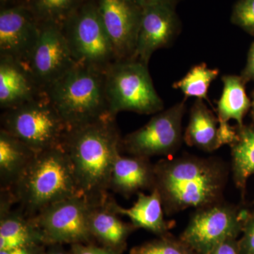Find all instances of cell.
<instances>
[{"mask_svg":"<svg viewBox=\"0 0 254 254\" xmlns=\"http://www.w3.org/2000/svg\"><path fill=\"white\" fill-rule=\"evenodd\" d=\"M154 173L153 190L158 192L167 215L223 201L228 171L218 159L190 155L163 159L154 164Z\"/></svg>","mask_w":254,"mask_h":254,"instance_id":"1","label":"cell"},{"mask_svg":"<svg viewBox=\"0 0 254 254\" xmlns=\"http://www.w3.org/2000/svg\"><path fill=\"white\" fill-rule=\"evenodd\" d=\"M116 118H105L68 129L62 146L67 153L82 194L91 201L109 195L110 177L115 160L121 154Z\"/></svg>","mask_w":254,"mask_h":254,"instance_id":"2","label":"cell"},{"mask_svg":"<svg viewBox=\"0 0 254 254\" xmlns=\"http://www.w3.org/2000/svg\"><path fill=\"white\" fill-rule=\"evenodd\" d=\"M11 190L20 209L29 217L60 200L83 195L62 145L38 152Z\"/></svg>","mask_w":254,"mask_h":254,"instance_id":"3","label":"cell"},{"mask_svg":"<svg viewBox=\"0 0 254 254\" xmlns=\"http://www.w3.org/2000/svg\"><path fill=\"white\" fill-rule=\"evenodd\" d=\"M46 93L68 129L110 115L105 70L99 68L76 63Z\"/></svg>","mask_w":254,"mask_h":254,"instance_id":"4","label":"cell"},{"mask_svg":"<svg viewBox=\"0 0 254 254\" xmlns=\"http://www.w3.org/2000/svg\"><path fill=\"white\" fill-rule=\"evenodd\" d=\"M109 113L124 111L151 115L163 111L164 103L154 86L148 65L139 60H117L105 70Z\"/></svg>","mask_w":254,"mask_h":254,"instance_id":"5","label":"cell"},{"mask_svg":"<svg viewBox=\"0 0 254 254\" xmlns=\"http://www.w3.org/2000/svg\"><path fill=\"white\" fill-rule=\"evenodd\" d=\"M1 128L36 153L61 146L68 128L47 94L1 115Z\"/></svg>","mask_w":254,"mask_h":254,"instance_id":"6","label":"cell"},{"mask_svg":"<svg viewBox=\"0 0 254 254\" xmlns=\"http://www.w3.org/2000/svg\"><path fill=\"white\" fill-rule=\"evenodd\" d=\"M62 28L76 63L105 70L115 61L95 3L85 1Z\"/></svg>","mask_w":254,"mask_h":254,"instance_id":"7","label":"cell"},{"mask_svg":"<svg viewBox=\"0 0 254 254\" xmlns=\"http://www.w3.org/2000/svg\"><path fill=\"white\" fill-rule=\"evenodd\" d=\"M93 205L83 195L48 205L32 217L46 245L92 244L89 215Z\"/></svg>","mask_w":254,"mask_h":254,"instance_id":"8","label":"cell"},{"mask_svg":"<svg viewBox=\"0 0 254 254\" xmlns=\"http://www.w3.org/2000/svg\"><path fill=\"white\" fill-rule=\"evenodd\" d=\"M185 110V100H182L155 114L144 126L123 138L121 152L149 159L173 155L180 149L184 140L182 119Z\"/></svg>","mask_w":254,"mask_h":254,"instance_id":"9","label":"cell"},{"mask_svg":"<svg viewBox=\"0 0 254 254\" xmlns=\"http://www.w3.org/2000/svg\"><path fill=\"white\" fill-rule=\"evenodd\" d=\"M247 216L223 201L197 209L180 240L195 254H208L227 239L236 238Z\"/></svg>","mask_w":254,"mask_h":254,"instance_id":"10","label":"cell"},{"mask_svg":"<svg viewBox=\"0 0 254 254\" xmlns=\"http://www.w3.org/2000/svg\"><path fill=\"white\" fill-rule=\"evenodd\" d=\"M63 28L41 23L36 46L26 65L45 92L76 64Z\"/></svg>","mask_w":254,"mask_h":254,"instance_id":"11","label":"cell"},{"mask_svg":"<svg viewBox=\"0 0 254 254\" xmlns=\"http://www.w3.org/2000/svg\"><path fill=\"white\" fill-rule=\"evenodd\" d=\"M97 6L115 61L133 59L143 9L131 0H98Z\"/></svg>","mask_w":254,"mask_h":254,"instance_id":"12","label":"cell"},{"mask_svg":"<svg viewBox=\"0 0 254 254\" xmlns=\"http://www.w3.org/2000/svg\"><path fill=\"white\" fill-rule=\"evenodd\" d=\"M40 31L41 23L26 4L3 8L0 11V57L26 64Z\"/></svg>","mask_w":254,"mask_h":254,"instance_id":"13","label":"cell"},{"mask_svg":"<svg viewBox=\"0 0 254 254\" xmlns=\"http://www.w3.org/2000/svg\"><path fill=\"white\" fill-rule=\"evenodd\" d=\"M180 28L175 6L159 4L144 8L133 59L148 65L153 53L171 45Z\"/></svg>","mask_w":254,"mask_h":254,"instance_id":"14","label":"cell"},{"mask_svg":"<svg viewBox=\"0 0 254 254\" xmlns=\"http://www.w3.org/2000/svg\"><path fill=\"white\" fill-rule=\"evenodd\" d=\"M26 65L0 57V108L11 109L46 94Z\"/></svg>","mask_w":254,"mask_h":254,"instance_id":"15","label":"cell"},{"mask_svg":"<svg viewBox=\"0 0 254 254\" xmlns=\"http://www.w3.org/2000/svg\"><path fill=\"white\" fill-rule=\"evenodd\" d=\"M113 198H106L93 202L89 215V229L92 236L101 245L123 254L126 248L130 233L136 229L132 223H127L113 208Z\"/></svg>","mask_w":254,"mask_h":254,"instance_id":"16","label":"cell"},{"mask_svg":"<svg viewBox=\"0 0 254 254\" xmlns=\"http://www.w3.org/2000/svg\"><path fill=\"white\" fill-rule=\"evenodd\" d=\"M154 178V164L149 158L120 154L114 164L109 190L128 198L143 190H152Z\"/></svg>","mask_w":254,"mask_h":254,"instance_id":"17","label":"cell"},{"mask_svg":"<svg viewBox=\"0 0 254 254\" xmlns=\"http://www.w3.org/2000/svg\"><path fill=\"white\" fill-rule=\"evenodd\" d=\"M137 196L136 201L129 208H123L113 199L114 210L129 218L136 228L145 229L160 237L166 235L170 225L164 218L165 211L158 192L153 190L149 195L138 192Z\"/></svg>","mask_w":254,"mask_h":254,"instance_id":"18","label":"cell"},{"mask_svg":"<svg viewBox=\"0 0 254 254\" xmlns=\"http://www.w3.org/2000/svg\"><path fill=\"white\" fill-rule=\"evenodd\" d=\"M37 153L16 137L0 130V186L12 190Z\"/></svg>","mask_w":254,"mask_h":254,"instance_id":"19","label":"cell"},{"mask_svg":"<svg viewBox=\"0 0 254 254\" xmlns=\"http://www.w3.org/2000/svg\"><path fill=\"white\" fill-rule=\"evenodd\" d=\"M45 245L32 217L21 209L0 214V251Z\"/></svg>","mask_w":254,"mask_h":254,"instance_id":"20","label":"cell"},{"mask_svg":"<svg viewBox=\"0 0 254 254\" xmlns=\"http://www.w3.org/2000/svg\"><path fill=\"white\" fill-rule=\"evenodd\" d=\"M218 120L203 100L197 99L190 109L184 141L190 146L212 152L221 147L218 138Z\"/></svg>","mask_w":254,"mask_h":254,"instance_id":"21","label":"cell"},{"mask_svg":"<svg viewBox=\"0 0 254 254\" xmlns=\"http://www.w3.org/2000/svg\"><path fill=\"white\" fill-rule=\"evenodd\" d=\"M223 89L218 102V121L233 120L238 127H243L245 114L252 103L245 91V82L241 76L227 75L222 78Z\"/></svg>","mask_w":254,"mask_h":254,"instance_id":"22","label":"cell"},{"mask_svg":"<svg viewBox=\"0 0 254 254\" xmlns=\"http://www.w3.org/2000/svg\"><path fill=\"white\" fill-rule=\"evenodd\" d=\"M237 134V141L231 145L232 172L237 188L243 190L254 174V128L239 127Z\"/></svg>","mask_w":254,"mask_h":254,"instance_id":"23","label":"cell"},{"mask_svg":"<svg viewBox=\"0 0 254 254\" xmlns=\"http://www.w3.org/2000/svg\"><path fill=\"white\" fill-rule=\"evenodd\" d=\"M86 0H28L26 6L41 23L63 27Z\"/></svg>","mask_w":254,"mask_h":254,"instance_id":"24","label":"cell"},{"mask_svg":"<svg viewBox=\"0 0 254 254\" xmlns=\"http://www.w3.org/2000/svg\"><path fill=\"white\" fill-rule=\"evenodd\" d=\"M219 75L218 68H210L205 63L193 66L186 76L175 82L173 88L180 90L186 98L208 100V91L210 83Z\"/></svg>","mask_w":254,"mask_h":254,"instance_id":"25","label":"cell"},{"mask_svg":"<svg viewBox=\"0 0 254 254\" xmlns=\"http://www.w3.org/2000/svg\"><path fill=\"white\" fill-rule=\"evenodd\" d=\"M130 254H195L181 240L166 235L132 249Z\"/></svg>","mask_w":254,"mask_h":254,"instance_id":"26","label":"cell"},{"mask_svg":"<svg viewBox=\"0 0 254 254\" xmlns=\"http://www.w3.org/2000/svg\"><path fill=\"white\" fill-rule=\"evenodd\" d=\"M232 22L254 35V0H238L232 14Z\"/></svg>","mask_w":254,"mask_h":254,"instance_id":"27","label":"cell"},{"mask_svg":"<svg viewBox=\"0 0 254 254\" xmlns=\"http://www.w3.org/2000/svg\"><path fill=\"white\" fill-rule=\"evenodd\" d=\"M243 230V238L239 242L240 254H254V215L247 219Z\"/></svg>","mask_w":254,"mask_h":254,"instance_id":"28","label":"cell"},{"mask_svg":"<svg viewBox=\"0 0 254 254\" xmlns=\"http://www.w3.org/2000/svg\"><path fill=\"white\" fill-rule=\"evenodd\" d=\"M71 254H122L116 251L93 244H73L70 249Z\"/></svg>","mask_w":254,"mask_h":254,"instance_id":"29","label":"cell"},{"mask_svg":"<svg viewBox=\"0 0 254 254\" xmlns=\"http://www.w3.org/2000/svg\"><path fill=\"white\" fill-rule=\"evenodd\" d=\"M218 122V138L220 145L233 144L238 138L237 130L226 122Z\"/></svg>","mask_w":254,"mask_h":254,"instance_id":"30","label":"cell"},{"mask_svg":"<svg viewBox=\"0 0 254 254\" xmlns=\"http://www.w3.org/2000/svg\"><path fill=\"white\" fill-rule=\"evenodd\" d=\"M208 254H240L239 242L236 238L227 239Z\"/></svg>","mask_w":254,"mask_h":254,"instance_id":"31","label":"cell"},{"mask_svg":"<svg viewBox=\"0 0 254 254\" xmlns=\"http://www.w3.org/2000/svg\"><path fill=\"white\" fill-rule=\"evenodd\" d=\"M44 245H33L9 250L0 251V254H44Z\"/></svg>","mask_w":254,"mask_h":254,"instance_id":"32","label":"cell"},{"mask_svg":"<svg viewBox=\"0 0 254 254\" xmlns=\"http://www.w3.org/2000/svg\"><path fill=\"white\" fill-rule=\"evenodd\" d=\"M241 77L245 83L254 80V43L251 47L247 65H246L245 69L242 71Z\"/></svg>","mask_w":254,"mask_h":254,"instance_id":"33","label":"cell"},{"mask_svg":"<svg viewBox=\"0 0 254 254\" xmlns=\"http://www.w3.org/2000/svg\"><path fill=\"white\" fill-rule=\"evenodd\" d=\"M134 4L138 5L141 9L154 5L165 4L175 6L181 0H131Z\"/></svg>","mask_w":254,"mask_h":254,"instance_id":"34","label":"cell"},{"mask_svg":"<svg viewBox=\"0 0 254 254\" xmlns=\"http://www.w3.org/2000/svg\"><path fill=\"white\" fill-rule=\"evenodd\" d=\"M48 250L51 252L52 254H71L70 252H66L63 248V245H49V248Z\"/></svg>","mask_w":254,"mask_h":254,"instance_id":"35","label":"cell"},{"mask_svg":"<svg viewBox=\"0 0 254 254\" xmlns=\"http://www.w3.org/2000/svg\"><path fill=\"white\" fill-rule=\"evenodd\" d=\"M11 0H0V1H1V5H4L6 4V3H9V1H11Z\"/></svg>","mask_w":254,"mask_h":254,"instance_id":"36","label":"cell"},{"mask_svg":"<svg viewBox=\"0 0 254 254\" xmlns=\"http://www.w3.org/2000/svg\"><path fill=\"white\" fill-rule=\"evenodd\" d=\"M252 108H253V114L254 115V95H253V100H252Z\"/></svg>","mask_w":254,"mask_h":254,"instance_id":"37","label":"cell"},{"mask_svg":"<svg viewBox=\"0 0 254 254\" xmlns=\"http://www.w3.org/2000/svg\"><path fill=\"white\" fill-rule=\"evenodd\" d=\"M44 254H51V252H50V251L48 250L46 251V252H45Z\"/></svg>","mask_w":254,"mask_h":254,"instance_id":"38","label":"cell"}]
</instances>
